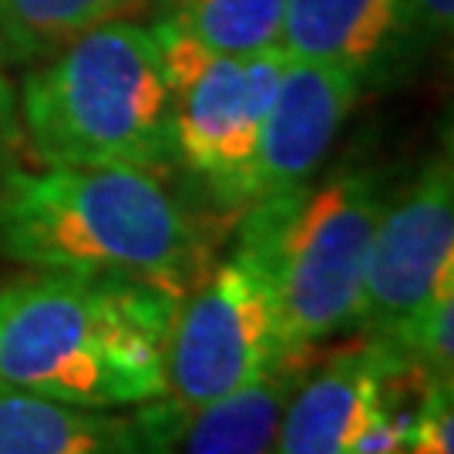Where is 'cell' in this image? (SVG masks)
<instances>
[{"mask_svg":"<svg viewBox=\"0 0 454 454\" xmlns=\"http://www.w3.org/2000/svg\"><path fill=\"white\" fill-rule=\"evenodd\" d=\"M0 256L48 273L185 293L206 273L202 223L148 168H0Z\"/></svg>","mask_w":454,"mask_h":454,"instance_id":"obj_1","label":"cell"},{"mask_svg":"<svg viewBox=\"0 0 454 454\" xmlns=\"http://www.w3.org/2000/svg\"><path fill=\"white\" fill-rule=\"evenodd\" d=\"M179 296L118 276H20L0 286V384L82 407L152 404Z\"/></svg>","mask_w":454,"mask_h":454,"instance_id":"obj_2","label":"cell"},{"mask_svg":"<svg viewBox=\"0 0 454 454\" xmlns=\"http://www.w3.org/2000/svg\"><path fill=\"white\" fill-rule=\"evenodd\" d=\"M20 138L41 165L148 168L172 155V105L152 27L105 20L37 61L17 91Z\"/></svg>","mask_w":454,"mask_h":454,"instance_id":"obj_3","label":"cell"},{"mask_svg":"<svg viewBox=\"0 0 454 454\" xmlns=\"http://www.w3.org/2000/svg\"><path fill=\"white\" fill-rule=\"evenodd\" d=\"M387 195L373 165H343L249 206L239 246L270 286L286 354L357 333L373 229Z\"/></svg>","mask_w":454,"mask_h":454,"instance_id":"obj_4","label":"cell"},{"mask_svg":"<svg viewBox=\"0 0 454 454\" xmlns=\"http://www.w3.org/2000/svg\"><path fill=\"white\" fill-rule=\"evenodd\" d=\"M172 105V155L219 202L246 206L262 121L286 65L279 48L215 54L162 20L152 24Z\"/></svg>","mask_w":454,"mask_h":454,"instance_id":"obj_5","label":"cell"},{"mask_svg":"<svg viewBox=\"0 0 454 454\" xmlns=\"http://www.w3.org/2000/svg\"><path fill=\"white\" fill-rule=\"evenodd\" d=\"M286 354L273 296L253 253L236 243L179 296L165 340V404L182 421L243 390Z\"/></svg>","mask_w":454,"mask_h":454,"instance_id":"obj_6","label":"cell"},{"mask_svg":"<svg viewBox=\"0 0 454 454\" xmlns=\"http://www.w3.org/2000/svg\"><path fill=\"white\" fill-rule=\"evenodd\" d=\"M444 283H454V165L448 148L431 155L384 202L373 229L357 333H390Z\"/></svg>","mask_w":454,"mask_h":454,"instance_id":"obj_7","label":"cell"},{"mask_svg":"<svg viewBox=\"0 0 454 454\" xmlns=\"http://www.w3.org/2000/svg\"><path fill=\"white\" fill-rule=\"evenodd\" d=\"M360 91L364 84L343 67L286 58L273 105L262 121L246 209L296 192L313 176H320Z\"/></svg>","mask_w":454,"mask_h":454,"instance_id":"obj_8","label":"cell"},{"mask_svg":"<svg viewBox=\"0 0 454 454\" xmlns=\"http://www.w3.org/2000/svg\"><path fill=\"white\" fill-rule=\"evenodd\" d=\"M182 418L165 397L82 407L0 384V454H168Z\"/></svg>","mask_w":454,"mask_h":454,"instance_id":"obj_9","label":"cell"},{"mask_svg":"<svg viewBox=\"0 0 454 454\" xmlns=\"http://www.w3.org/2000/svg\"><path fill=\"white\" fill-rule=\"evenodd\" d=\"M397 367H407L380 337H364L324 364H307L279 418L276 454H354L377 411L380 387ZM411 371V367H407Z\"/></svg>","mask_w":454,"mask_h":454,"instance_id":"obj_10","label":"cell"},{"mask_svg":"<svg viewBox=\"0 0 454 454\" xmlns=\"http://www.w3.org/2000/svg\"><path fill=\"white\" fill-rule=\"evenodd\" d=\"M279 51L293 61L343 67L364 88L414 65L397 0H290Z\"/></svg>","mask_w":454,"mask_h":454,"instance_id":"obj_11","label":"cell"},{"mask_svg":"<svg viewBox=\"0 0 454 454\" xmlns=\"http://www.w3.org/2000/svg\"><path fill=\"white\" fill-rule=\"evenodd\" d=\"M309 354H290L243 390L189 414L168 454H276L279 418Z\"/></svg>","mask_w":454,"mask_h":454,"instance_id":"obj_12","label":"cell"},{"mask_svg":"<svg viewBox=\"0 0 454 454\" xmlns=\"http://www.w3.org/2000/svg\"><path fill=\"white\" fill-rule=\"evenodd\" d=\"M142 0H0V44L11 65H37Z\"/></svg>","mask_w":454,"mask_h":454,"instance_id":"obj_13","label":"cell"},{"mask_svg":"<svg viewBox=\"0 0 454 454\" xmlns=\"http://www.w3.org/2000/svg\"><path fill=\"white\" fill-rule=\"evenodd\" d=\"M290 0H165L159 20L215 54L279 48Z\"/></svg>","mask_w":454,"mask_h":454,"instance_id":"obj_14","label":"cell"},{"mask_svg":"<svg viewBox=\"0 0 454 454\" xmlns=\"http://www.w3.org/2000/svg\"><path fill=\"white\" fill-rule=\"evenodd\" d=\"M380 340H387L421 380H454V283H444Z\"/></svg>","mask_w":454,"mask_h":454,"instance_id":"obj_15","label":"cell"},{"mask_svg":"<svg viewBox=\"0 0 454 454\" xmlns=\"http://www.w3.org/2000/svg\"><path fill=\"white\" fill-rule=\"evenodd\" d=\"M407 454H454V380H421Z\"/></svg>","mask_w":454,"mask_h":454,"instance_id":"obj_16","label":"cell"},{"mask_svg":"<svg viewBox=\"0 0 454 454\" xmlns=\"http://www.w3.org/2000/svg\"><path fill=\"white\" fill-rule=\"evenodd\" d=\"M414 58L438 51L454 27V0H397Z\"/></svg>","mask_w":454,"mask_h":454,"instance_id":"obj_17","label":"cell"},{"mask_svg":"<svg viewBox=\"0 0 454 454\" xmlns=\"http://www.w3.org/2000/svg\"><path fill=\"white\" fill-rule=\"evenodd\" d=\"M20 142V118H17V88L11 82V58L0 44V168L7 165L14 145Z\"/></svg>","mask_w":454,"mask_h":454,"instance_id":"obj_18","label":"cell"}]
</instances>
